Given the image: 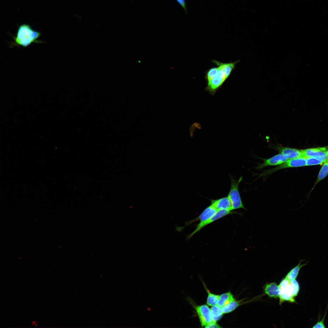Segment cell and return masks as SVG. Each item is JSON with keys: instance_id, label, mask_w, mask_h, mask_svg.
<instances>
[{"instance_id": "obj_1", "label": "cell", "mask_w": 328, "mask_h": 328, "mask_svg": "<svg viewBox=\"0 0 328 328\" xmlns=\"http://www.w3.org/2000/svg\"><path fill=\"white\" fill-rule=\"evenodd\" d=\"M212 61L217 66L218 69L213 77L207 82L206 90L210 94L214 95L229 77L235 68L236 64L240 60H237L234 62L228 63H223L215 60H213Z\"/></svg>"}, {"instance_id": "obj_2", "label": "cell", "mask_w": 328, "mask_h": 328, "mask_svg": "<svg viewBox=\"0 0 328 328\" xmlns=\"http://www.w3.org/2000/svg\"><path fill=\"white\" fill-rule=\"evenodd\" d=\"M41 33L32 29L27 24H23L19 27L16 36L13 37L14 42L12 46H20L26 47L33 43H42L38 40Z\"/></svg>"}, {"instance_id": "obj_3", "label": "cell", "mask_w": 328, "mask_h": 328, "mask_svg": "<svg viewBox=\"0 0 328 328\" xmlns=\"http://www.w3.org/2000/svg\"><path fill=\"white\" fill-rule=\"evenodd\" d=\"M280 288V304L285 301L291 302H296L295 297L298 294L299 285L295 280H290L285 278L279 285Z\"/></svg>"}, {"instance_id": "obj_4", "label": "cell", "mask_w": 328, "mask_h": 328, "mask_svg": "<svg viewBox=\"0 0 328 328\" xmlns=\"http://www.w3.org/2000/svg\"><path fill=\"white\" fill-rule=\"evenodd\" d=\"M230 178L231 186L227 196L231 202L232 210L240 208L246 209L242 203L239 191V184L242 180V177L238 180L231 177Z\"/></svg>"}, {"instance_id": "obj_5", "label": "cell", "mask_w": 328, "mask_h": 328, "mask_svg": "<svg viewBox=\"0 0 328 328\" xmlns=\"http://www.w3.org/2000/svg\"><path fill=\"white\" fill-rule=\"evenodd\" d=\"M306 166V157H301L288 159L284 162L275 168L268 170L262 173L260 176H265L280 169L287 168L298 167Z\"/></svg>"}, {"instance_id": "obj_6", "label": "cell", "mask_w": 328, "mask_h": 328, "mask_svg": "<svg viewBox=\"0 0 328 328\" xmlns=\"http://www.w3.org/2000/svg\"><path fill=\"white\" fill-rule=\"evenodd\" d=\"M233 212L231 210H217L216 213L212 216L208 220L200 222L196 226L195 230L186 237L187 240H189L196 233L199 231L203 227L227 215L231 214Z\"/></svg>"}, {"instance_id": "obj_7", "label": "cell", "mask_w": 328, "mask_h": 328, "mask_svg": "<svg viewBox=\"0 0 328 328\" xmlns=\"http://www.w3.org/2000/svg\"><path fill=\"white\" fill-rule=\"evenodd\" d=\"M194 308L202 326L205 327L213 321L210 309L207 305L195 306Z\"/></svg>"}, {"instance_id": "obj_8", "label": "cell", "mask_w": 328, "mask_h": 328, "mask_svg": "<svg viewBox=\"0 0 328 328\" xmlns=\"http://www.w3.org/2000/svg\"><path fill=\"white\" fill-rule=\"evenodd\" d=\"M301 150L304 157H315L324 162L327 160V149L326 147L309 148Z\"/></svg>"}, {"instance_id": "obj_9", "label": "cell", "mask_w": 328, "mask_h": 328, "mask_svg": "<svg viewBox=\"0 0 328 328\" xmlns=\"http://www.w3.org/2000/svg\"><path fill=\"white\" fill-rule=\"evenodd\" d=\"M288 160L282 154H278L269 159H265L263 162L257 167L256 168L257 169H260L269 166L279 165Z\"/></svg>"}, {"instance_id": "obj_10", "label": "cell", "mask_w": 328, "mask_h": 328, "mask_svg": "<svg viewBox=\"0 0 328 328\" xmlns=\"http://www.w3.org/2000/svg\"><path fill=\"white\" fill-rule=\"evenodd\" d=\"M275 148L288 159L303 157L301 150L279 146H276Z\"/></svg>"}, {"instance_id": "obj_11", "label": "cell", "mask_w": 328, "mask_h": 328, "mask_svg": "<svg viewBox=\"0 0 328 328\" xmlns=\"http://www.w3.org/2000/svg\"><path fill=\"white\" fill-rule=\"evenodd\" d=\"M212 205L207 207L197 218L185 223V226H188L196 221L199 220L200 222L205 221L212 216L217 211Z\"/></svg>"}, {"instance_id": "obj_12", "label": "cell", "mask_w": 328, "mask_h": 328, "mask_svg": "<svg viewBox=\"0 0 328 328\" xmlns=\"http://www.w3.org/2000/svg\"><path fill=\"white\" fill-rule=\"evenodd\" d=\"M211 204L217 210H232L231 202L227 196L215 200H211Z\"/></svg>"}, {"instance_id": "obj_13", "label": "cell", "mask_w": 328, "mask_h": 328, "mask_svg": "<svg viewBox=\"0 0 328 328\" xmlns=\"http://www.w3.org/2000/svg\"><path fill=\"white\" fill-rule=\"evenodd\" d=\"M265 293L270 297H279L280 294V288L279 285L275 282H272L266 284L264 287Z\"/></svg>"}, {"instance_id": "obj_14", "label": "cell", "mask_w": 328, "mask_h": 328, "mask_svg": "<svg viewBox=\"0 0 328 328\" xmlns=\"http://www.w3.org/2000/svg\"><path fill=\"white\" fill-rule=\"evenodd\" d=\"M235 300L233 295L230 292H228L220 295L219 299L217 305L222 308Z\"/></svg>"}, {"instance_id": "obj_15", "label": "cell", "mask_w": 328, "mask_h": 328, "mask_svg": "<svg viewBox=\"0 0 328 328\" xmlns=\"http://www.w3.org/2000/svg\"><path fill=\"white\" fill-rule=\"evenodd\" d=\"M303 261H301L296 266L292 269L287 274L285 278L290 280L296 279L301 268L306 265V263L301 264Z\"/></svg>"}, {"instance_id": "obj_16", "label": "cell", "mask_w": 328, "mask_h": 328, "mask_svg": "<svg viewBox=\"0 0 328 328\" xmlns=\"http://www.w3.org/2000/svg\"><path fill=\"white\" fill-rule=\"evenodd\" d=\"M210 309L212 320L214 322L220 319L224 314L222 308L217 305L212 306Z\"/></svg>"}, {"instance_id": "obj_17", "label": "cell", "mask_w": 328, "mask_h": 328, "mask_svg": "<svg viewBox=\"0 0 328 328\" xmlns=\"http://www.w3.org/2000/svg\"><path fill=\"white\" fill-rule=\"evenodd\" d=\"M204 287L207 293V304L209 306H213L217 305L219 300L220 295L211 292L205 285Z\"/></svg>"}, {"instance_id": "obj_18", "label": "cell", "mask_w": 328, "mask_h": 328, "mask_svg": "<svg viewBox=\"0 0 328 328\" xmlns=\"http://www.w3.org/2000/svg\"><path fill=\"white\" fill-rule=\"evenodd\" d=\"M328 175V160H326L323 163V165L320 169L315 186L320 181L325 178Z\"/></svg>"}, {"instance_id": "obj_19", "label": "cell", "mask_w": 328, "mask_h": 328, "mask_svg": "<svg viewBox=\"0 0 328 328\" xmlns=\"http://www.w3.org/2000/svg\"><path fill=\"white\" fill-rule=\"evenodd\" d=\"M241 304V301H237L235 300L233 301L222 308L224 313L227 314L232 312Z\"/></svg>"}, {"instance_id": "obj_20", "label": "cell", "mask_w": 328, "mask_h": 328, "mask_svg": "<svg viewBox=\"0 0 328 328\" xmlns=\"http://www.w3.org/2000/svg\"><path fill=\"white\" fill-rule=\"evenodd\" d=\"M306 166L321 165L324 162L321 160L315 157H306Z\"/></svg>"}, {"instance_id": "obj_21", "label": "cell", "mask_w": 328, "mask_h": 328, "mask_svg": "<svg viewBox=\"0 0 328 328\" xmlns=\"http://www.w3.org/2000/svg\"><path fill=\"white\" fill-rule=\"evenodd\" d=\"M218 67H212L206 71L205 78L207 82L210 80L215 75L218 70Z\"/></svg>"}, {"instance_id": "obj_22", "label": "cell", "mask_w": 328, "mask_h": 328, "mask_svg": "<svg viewBox=\"0 0 328 328\" xmlns=\"http://www.w3.org/2000/svg\"><path fill=\"white\" fill-rule=\"evenodd\" d=\"M176 1L182 6L184 10L185 13L187 14V11L186 8V0H176Z\"/></svg>"}, {"instance_id": "obj_23", "label": "cell", "mask_w": 328, "mask_h": 328, "mask_svg": "<svg viewBox=\"0 0 328 328\" xmlns=\"http://www.w3.org/2000/svg\"><path fill=\"white\" fill-rule=\"evenodd\" d=\"M205 327L207 328H221V327L218 325L217 323V322L212 321L206 326Z\"/></svg>"}, {"instance_id": "obj_24", "label": "cell", "mask_w": 328, "mask_h": 328, "mask_svg": "<svg viewBox=\"0 0 328 328\" xmlns=\"http://www.w3.org/2000/svg\"><path fill=\"white\" fill-rule=\"evenodd\" d=\"M184 227H181L179 226H177L175 228V230L178 231H181L184 228Z\"/></svg>"}, {"instance_id": "obj_25", "label": "cell", "mask_w": 328, "mask_h": 328, "mask_svg": "<svg viewBox=\"0 0 328 328\" xmlns=\"http://www.w3.org/2000/svg\"><path fill=\"white\" fill-rule=\"evenodd\" d=\"M326 155L327 160H328V149L327 150L326 152Z\"/></svg>"}]
</instances>
